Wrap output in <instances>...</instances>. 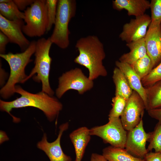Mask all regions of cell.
<instances>
[{
    "label": "cell",
    "mask_w": 161,
    "mask_h": 161,
    "mask_svg": "<svg viewBox=\"0 0 161 161\" xmlns=\"http://www.w3.org/2000/svg\"><path fill=\"white\" fill-rule=\"evenodd\" d=\"M144 39L153 69L161 62V22L151 21Z\"/></svg>",
    "instance_id": "12"
},
{
    "label": "cell",
    "mask_w": 161,
    "mask_h": 161,
    "mask_svg": "<svg viewBox=\"0 0 161 161\" xmlns=\"http://www.w3.org/2000/svg\"><path fill=\"white\" fill-rule=\"evenodd\" d=\"M36 41L30 42L28 47L24 51L20 53L0 54V56L4 59L9 64L10 72L8 79L0 91L1 97L8 99L13 95L15 92L16 85L23 83L27 77L25 74V69L27 64L32 61L31 58L34 54Z\"/></svg>",
    "instance_id": "3"
},
{
    "label": "cell",
    "mask_w": 161,
    "mask_h": 161,
    "mask_svg": "<svg viewBox=\"0 0 161 161\" xmlns=\"http://www.w3.org/2000/svg\"><path fill=\"white\" fill-rule=\"evenodd\" d=\"M144 159L146 161H161V153L149 152Z\"/></svg>",
    "instance_id": "31"
},
{
    "label": "cell",
    "mask_w": 161,
    "mask_h": 161,
    "mask_svg": "<svg viewBox=\"0 0 161 161\" xmlns=\"http://www.w3.org/2000/svg\"><path fill=\"white\" fill-rule=\"evenodd\" d=\"M151 21V17L146 14L135 17L123 25L119 37L127 43L144 38Z\"/></svg>",
    "instance_id": "11"
},
{
    "label": "cell",
    "mask_w": 161,
    "mask_h": 161,
    "mask_svg": "<svg viewBox=\"0 0 161 161\" xmlns=\"http://www.w3.org/2000/svg\"><path fill=\"white\" fill-rule=\"evenodd\" d=\"M115 65L123 73L133 90L137 92L141 97L144 103L145 109H147V99L145 89L143 86L141 79L134 71L131 66L119 61H115Z\"/></svg>",
    "instance_id": "15"
},
{
    "label": "cell",
    "mask_w": 161,
    "mask_h": 161,
    "mask_svg": "<svg viewBox=\"0 0 161 161\" xmlns=\"http://www.w3.org/2000/svg\"><path fill=\"white\" fill-rule=\"evenodd\" d=\"M13 1L19 10L21 11H24L35 0H13Z\"/></svg>",
    "instance_id": "29"
},
{
    "label": "cell",
    "mask_w": 161,
    "mask_h": 161,
    "mask_svg": "<svg viewBox=\"0 0 161 161\" xmlns=\"http://www.w3.org/2000/svg\"><path fill=\"white\" fill-rule=\"evenodd\" d=\"M23 33L30 37H40L47 32V11L46 0H35L24 11Z\"/></svg>",
    "instance_id": "6"
},
{
    "label": "cell",
    "mask_w": 161,
    "mask_h": 161,
    "mask_svg": "<svg viewBox=\"0 0 161 161\" xmlns=\"http://www.w3.org/2000/svg\"><path fill=\"white\" fill-rule=\"evenodd\" d=\"M24 24L23 19L10 21L0 14V31L7 36L10 42L17 44L23 52L28 47L30 43L22 31Z\"/></svg>",
    "instance_id": "13"
},
{
    "label": "cell",
    "mask_w": 161,
    "mask_h": 161,
    "mask_svg": "<svg viewBox=\"0 0 161 161\" xmlns=\"http://www.w3.org/2000/svg\"><path fill=\"white\" fill-rule=\"evenodd\" d=\"M145 88L147 99V111L161 109V80Z\"/></svg>",
    "instance_id": "21"
},
{
    "label": "cell",
    "mask_w": 161,
    "mask_h": 161,
    "mask_svg": "<svg viewBox=\"0 0 161 161\" xmlns=\"http://www.w3.org/2000/svg\"><path fill=\"white\" fill-rule=\"evenodd\" d=\"M15 92L21 96L10 101L0 100V109L2 111L8 113L15 122H18L20 119L11 114L14 109L27 107H35L42 111L48 120L53 121L58 116L63 108L62 104L55 97L51 96L41 91L35 94L30 92L20 86L16 85Z\"/></svg>",
    "instance_id": "1"
},
{
    "label": "cell",
    "mask_w": 161,
    "mask_h": 161,
    "mask_svg": "<svg viewBox=\"0 0 161 161\" xmlns=\"http://www.w3.org/2000/svg\"><path fill=\"white\" fill-rule=\"evenodd\" d=\"M160 80H161V62L153 68L148 75L141 80L142 85L145 88L151 86Z\"/></svg>",
    "instance_id": "27"
},
{
    "label": "cell",
    "mask_w": 161,
    "mask_h": 161,
    "mask_svg": "<svg viewBox=\"0 0 161 161\" xmlns=\"http://www.w3.org/2000/svg\"><path fill=\"white\" fill-rule=\"evenodd\" d=\"M10 42L7 36L0 31V54H5L7 45Z\"/></svg>",
    "instance_id": "30"
},
{
    "label": "cell",
    "mask_w": 161,
    "mask_h": 161,
    "mask_svg": "<svg viewBox=\"0 0 161 161\" xmlns=\"http://www.w3.org/2000/svg\"><path fill=\"white\" fill-rule=\"evenodd\" d=\"M90 161H108L102 154L96 153L92 154Z\"/></svg>",
    "instance_id": "33"
},
{
    "label": "cell",
    "mask_w": 161,
    "mask_h": 161,
    "mask_svg": "<svg viewBox=\"0 0 161 161\" xmlns=\"http://www.w3.org/2000/svg\"><path fill=\"white\" fill-rule=\"evenodd\" d=\"M52 43L50 37L42 38L36 41L34 55L35 65L30 74L23 81V83L33 76V80L42 83V92L51 96L54 92L51 89L49 82V76L52 59L49 51Z\"/></svg>",
    "instance_id": "4"
},
{
    "label": "cell",
    "mask_w": 161,
    "mask_h": 161,
    "mask_svg": "<svg viewBox=\"0 0 161 161\" xmlns=\"http://www.w3.org/2000/svg\"><path fill=\"white\" fill-rule=\"evenodd\" d=\"M102 155L108 161H146L132 155L125 148L111 145L103 149Z\"/></svg>",
    "instance_id": "19"
},
{
    "label": "cell",
    "mask_w": 161,
    "mask_h": 161,
    "mask_svg": "<svg viewBox=\"0 0 161 161\" xmlns=\"http://www.w3.org/2000/svg\"><path fill=\"white\" fill-rule=\"evenodd\" d=\"M9 138L6 133L4 131L1 130L0 131V143L1 144L4 142L8 141Z\"/></svg>",
    "instance_id": "34"
},
{
    "label": "cell",
    "mask_w": 161,
    "mask_h": 161,
    "mask_svg": "<svg viewBox=\"0 0 161 161\" xmlns=\"http://www.w3.org/2000/svg\"><path fill=\"white\" fill-rule=\"evenodd\" d=\"M143 125L142 118L136 126L128 131L125 148L132 155L142 159L148 152L146 145L151 134L145 132Z\"/></svg>",
    "instance_id": "10"
},
{
    "label": "cell",
    "mask_w": 161,
    "mask_h": 161,
    "mask_svg": "<svg viewBox=\"0 0 161 161\" xmlns=\"http://www.w3.org/2000/svg\"><path fill=\"white\" fill-rule=\"evenodd\" d=\"M114 9L118 11L125 9L129 16L135 17L145 14L150 8V1L147 0H115L112 1Z\"/></svg>",
    "instance_id": "16"
},
{
    "label": "cell",
    "mask_w": 161,
    "mask_h": 161,
    "mask_svg": "<svg viewBox=\"0 0 161 161\" xmlns=\"http://www.w3.org/2000/svg\"><path fill=\"white\" fill-rule=\"evenodd\" d=\"M126 46L130 51L123 54L119 58V61L131 65L147 55L144 38L129 43Z\"/></svg>",
    "instance_id": "18"
},
{
    "label": "cell",
    "mask_w": 161,
    "mask_h": 161,
    "mask_svg": "<svg viewBox=\"0 0 161 161\" xmlns=\"http://www.w3.org/2000/svg\"><path fill=\"white\" fill-rule=\"evenodd\" d=\"M93 84V80L85 76L81 69L76 68L63 73L59 77L56 95L60 98L71 89L76 90L82 95L92 89Z\"/></svg>",
    "instance_id": "8"
},
{
    "label": "cell",
    "mask_w": 161,
    "mask_h": 161,
    "mask_svg": "<svg viewBox=\"0 0 161 161\" xmlns=\"http://www.w3.org/2000/svg\"><path fill=\"white\" fill-rule=\"evenodd\" d=\"M130 65L141 80L153 69L151 60L147 54Z\"/></svg>",
    "instance_id": "23"
},
{
    "label": "cell",
    "mask_w": 161,
    "mask_h": 161,
    "mask_svg": "<svg viewBox=\"0 0 161 161\" xmlns=\"http://www.w3.org/2000/svg\"><path fill=\"white\" fill-rule=\"evenodd\" d=\"M151 133L148 141L149 142L147 148L148 151L154 149L155 152L161 153V120L158 121L154 130Z\"/></svg>",
    "instance_id": "24"
},
{
    "label": "cell",
    "mask_w": 161,
    "mask_h": 161,
    "mask_svg": "<svg viewBox=\"0 0 161 161\" xmlns=\"http://www.w3.org/2000/svg\"><path fill=\"white\" fill-rule=\"evenodd\" d=\"M69 126L68 122L59 126L58 137L54 141L48 142L46 134L44 133L41 140L37 143V147L45 153L50 161H72L71 157L64 153L60 144L62 135Z\"/></svg>",
    "instance_id": "14"
},
{
    "label": "cell",
    "mask_w": 161,
    "mask_h": 161,
    "mask_svg": "<svg viewBox=\"0 0 161 161\" xmlns=\"http://www.w3.org/2000/svg\"><path fill=\"white\" fill-rule=\"evenodd\" d=\"M6 75V72L0 66V85L3 86L4 83Z\"/></svg>",
    "instance_id": "35"
},
{
    "label": "cell",
    "mask_w": 161,
    "mask_h": 161,
    "mask_svg": "<svg viewBox=\"0 0 161 161\" xmlns=\"http://www.w3.org/2000/svg\"><path fill=\"white\" fill-rule=\"evenodd\" d=\"M112 78L115 86V95L119 96L127 100L133 90L123 73L117 67L114 69Z\"/></svg>",
    "instance_id": "20"
},
{
    "label": "cell",
    "mask_w": 161,
    "mask_h": 161,
    "mask_svg": "<svg viewBox=\"0 0 161 161\" xmlns=\"http://www.w3.org/2000/svg\"><path fill=\"white\" fill-rule=\"evenodd\" d=\"M91 136L89 129L85 126L78 128L70 134L69 138L73 145L75 154V161H81Z\"/></svg>",
    "instance_id": "17"
},
{
    "label": "cell",
    "mask_w": 161,
    "mask_h": 161,
    "mask_svg": "<svg viewBox=\"0 0 161 161\" xmlns=\"http://www.w3.org/2000/svg\"><path fill=\"white\" fill-rule=\"evenodd\" d=\"M145 106L141 97L134 90L127 100L120 116L124 129L128 131L136 126L143 118Z\"/></svg>",
    "instance_id": "9"
},
{
    "label": "cell",
    "mask_w": 161,
    "mask_h": 161,
    "mask_svg": "<svg viewBox=\"0 0 161 161\" xmlns=\"http://www.w3.org/2000/svg\"><path fill=\"white\" fill-rule=\"evenodd\" d=\"M112 108L109 115V120L120 118L125 108L127 100L118 95H115L112 100Z\"/></svg>",
    "instance_id": "25"
},
{
    "label": "cell",
    "mask_w": 161,
    "mask_h": 161,
    "mask_svg": "<svg viewBox=\"0 0 161 161\" xmlns=\"http://www.w3.org/2000/svg\"><path fill=\"white\" fill-rule=\"evenodd\" d=\"M58 0H46L47 25V32L49 31L54 25L56 19Z\"/></svg>",
    "instance_id": "26"
},
{
    "label": "cell",
    "mask_w": 161,
    "mask_h": 161,
    "mask_svg": "<svg viewBox=\"0 0 161 161\" xmlns=\"http://www.w3.org/2000/svg\"><path fill=\"white\" fill-rule=\"evenodd\" d=\"M149 115L151 117L158 120H161V109H149L147 111Z\"/></svg>",
    "instance_id": "32"
},
{
    "label": "cell",
    "mask_w": 161,
    "mask_h": 161,
    "mask_svg": "<svg viewBox=\"0 0 161 161\" xmlns=\"http://www.w3.org/2000/svg\"><path fill=\"white\" fill-rule=\"evenodd\" d=\"M75 47L79 54L74 61L88 69L90 80H93L99 76L107 75L103 63L106 57L103 45L97 36L89 35L81 38L77 41Z\"/></svg>",
    "instance_id": "2"
},
{
    "label": "cell",
    "mask_w": 161,
    "mask_h": 161,
    "mask_svg": "<svg viewBox=\"0 0 161 161\" xmlns=\"http://www.w3.org/2000/svg\"><path fill=\"white\" fill-rule=\"evenodd\" d=\"M76 10L75 0H58L54 27L50 38L52 44L61 49H66L69 44V24L75 16Z\"/></svg>",
    "instance_id": "5"
},
{
    "label": "cell",
    "mask_w": 161,
    "mask_h": 161,
    "mask_svg": "<svg viewBox=\"0 0 161 161\" xmlns=\"http://www.w3.org/2000/svg\"><path fill=\"white\" fill-rule=\"evenodd\" d=\"M127 131L124 128L120 118L109 120L104 125L94 127L89 129L91 136H98L104 143L113 147L125 148Z\"/></svg>",
    "instance_id": "7"
},
{
    "label": "cell",
    "mask_w": 161,
    "mask_h": 161,
    "mask_svg": "<svg viewBox=\"0 0 161 161\" xmlns=\"http://www.w3.org/2000/svg\"><path fill=\"white\" fill-rule=\"evenodd\" d=\"M0 14L10 21L24 20V13L19 10L13 0L8 3H0Z\"/></svg>",
    "instance_id": "22"
},
{
    "label": "cell",
    "mask_w": 161,
    "mask_h": 161,
    "mask_svg": "<svg viewBox=\"0 0 161 161\" xmlns=\"http://www.w3.org/2000/svg\"><path fill=\"white\" fill-rule=\"evenodd\" d=\"M11 0H0V3H8L11 1Z\"/></svg>",
    "instance_id": "36"
},
{
    "label": "cell",
    "mask_w": 161,
    "mask_h": 161,
    "mask_svg": "<svg viewBox=\"0 0 161 161\" xmlns=\"http://www.w3.org/2000/svg\"><path fill=\"white\" fill-rule=\"evenodd\" d=\"M150 8L151 21L161 22V0H151Z\"/></svg>",
    "instance_id": "28"
}]
</instances>
